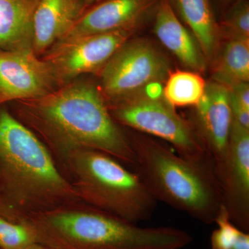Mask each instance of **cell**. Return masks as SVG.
I'll return each mask as SVG.
<instances>
[{
	"mask_svg": "<svg viewBox=\"0 0 249 249\" xmlns=\"http://www.w3.org/2000/svg\"><path fill=\"white\" fill-rule=\"evenodd\" d=\"M153 2L154 0H107L82 14L58 43L85 36L131 29Z\"/></svg>",
	"mask_w": 249,
	"mask_h": 249,
	"instance_id": "7c38bea8",
	"label": "cell"
},
{
	"mask_svg": "<svg viewBox=\"0 0 249 249\" xmlns=\"http://www.w3.org/2000/svg\"><path fill=\"white\" fill-rule=\"evenodd\" d=\"M101 88L111 103L143 93L169 75V65L156 47L145 40L126 42L102 67Z\"/></svg>",
	"mask_w": 249,
	"mask_h": 249,
	"instance_id": "52a82bcc",
	"label": "cell"
},
{
	"mask_svg": "<svg viewBox=\"0 0 249 249\" xmlns=\"http://www.w3.org/2000/svg\"><path fill=\"white\" fill-rule=\"evenodd\" d=\"M84 3V6H89V5L94 4L100 0H83Z\"/></svg>",
	"mask_w": 249,
	"mask_h": 249,
	"instance_id": "cb8c5ba5",
	"label": "cell"
},
{
	"mask_svg": "<svg viewBox=\"0 0 249 249\" xmlns=\"http://www.w3.org/2000/svg\"><path fill=\"white\" fill-rule=\"evenodd\" d=\"M58 167L85 204L135 224L155 212L157 201L139 174L107 154L78 150Z\"/></svg>",
	"mask_w": 249,
	"mask_h": 249,
	"instance_id": "5b68a950",
	"label": "cell"
},
{
	"mask_svg": "<svg viewBox=\"0 0 249 249\" xmlns=\"http://www.w3.org/2000/svg\"><path fill=\"white\" fill-rule=\"evenodd\" d=\"M213 78L227 88L249 83V40H230L227 42L216 65Z\"/></svg>",
	"mask_w": 249,
	"mask_h": 249,
	"instance_id": "e0dca14e",
	"label": "cell"
},
{
	"mask_svg": "<svg viewBox=\"0 0 249 249\" xmlns=\"http://www.w3.org/2000/svg\"><path fill=\"white\" fill-rule=\"evenodd\" d=\"M211 235V249H249V232L241 230L231 221L222 206Z\"/></svg>",
	"mask_w": 249,
	"mask_h": 249,
	"instance_id": "d6986e66",
	"label": "cell"
},
{
	"mask_svg": "<svg viewBox=\"0 0 249 249\" xmlns=\"http://www.w3.org/2000/svg\"><path fill=\"white\" fill-rule=\"evenodd\" d=\"M232 120L227 87L215 81L206 84L196 106L195 122L189 123L213 168L227 152Z\"/></svg>",
	"mask_w": 249,
	"mask_h": 249,
	"instance_id": "8fae6325",
	"label": "cell"
},
{
	"mask_svg": "<svg viewBox=\"0 0 249 249\" xmlns=\"http://www.w3.org/2000/svg\"><path fill=\"white\" fill-rule=\"evenodd\" d=\"M78 201L43 142L0 106V215L11 220Z\"/></svg>",
	"mask_w": 249,
	"mask_h": 249,
	"instance_id": "7a4b0ae2",
	"label": "cell"
},
{
	"mask_svg": "<svg viewBox=\"0 0 249 249\" xmlns=\"http://www.w3.org/2000/svg\"><path fill=\"white\" fill-rule=\"evenodd\" d=\"M28 249H55L52 248V247H49L48 246H46L44 245H42V244H35V245L31 246V247H29Z\"/></svg>",
	"mask_w": 249,
	"mask_h": 249,
	"instance_id": "603a6c76",
	"label": "cell"
},
{
	"mask_svg": "<svg viewBox=\"0 0 249 249\" xmlns=\"http://www.w3.org/2000/svg\"><path fill=\"white\" fill-rule=\"evenodd\" d=\"M83 0H37L34 17L33 49L40 55L56 45L83 14Z\"/></svg>",
	"mask_w": 249,
	"mask_h": 249,
	"instance_id": "4fadbf2b",
	"label": "cell"
},
{
	"mask_svg": "<svg viewBox=\"0 0 249 249\" xmlns=\"http://www.w3.org/2000/svg\"><path fill=\"white\" fill-rule=\"evenodd\" d=\"M128 138L135 157L134 170L156 200L203 224H214L222 200L210 160L183 157L146 134L137 132Z\"/></svg>",
	"mask_w": 249,
	"mask_h": 249,
	"instance_id": "277c9868",
	"label": "cell"
},
{
	"mask_svg": "<svg viewBox=\"0 0 249 249\" xmlns=\"http://www.w3.org/2000/svg\"><path fill=\"white\" fill-rule=\"evenodd\" d=\"M130 34L128 29L60 42L54 45L45 60L50 65L58 84L67 83L83 73L102 69Z\"/></svg>",
	"mask_w": 249,
	"mask_h": 249,
	"instance_id": "9c48e42d",
	"label": "cell"
},
{
	"mask_svg": "<svg viewBox=\"0 0 249 249\" xmlns=\"http://www.w3.org/2000/svg\"><path fill=\"white\" fill-rule=\"evenodd\" d=\"M37 0H0V50L33 48Z\"/></svg>",
	"mask_w": 249,
	"mask_h": 249,
	"instance_id": "9a60e30c",
	"label": "cell"
},
{
	"mask_svg": "<svg viewBox=\"0 0 249 249\" xmlns=\"http://www.w3.org/2000/svg\"><path fill=\"white\" fill-rule=\"evenodd\" d=\"M229 94L244 107L249 109V83H240L227 88Z\"/></svg>",
	"mask_w": 249,
	"mask_h": 249,
	"instance_id": "7402d4cb",
	"label": "cell"
},
{
	"mask_svg": "<svg viewBox=\"0 0 249 249\" xmlns=\"http://www.w3.org/2000/svg\"><path fill=\"white\" fill-rule=\"evenodd\" d=\"M206 83L196 72L170 73L163 89V98L175 107L196 106L204 95Z\"/></svg>",
	"mask_w": 249,
	"mask_h": 249,
	"instance_id": "ac0fdd59",
	"label": "cell"
},
{
	"mask_svg": "<svg viewBox=\"0 0 249 249\" xmlns=\"http://www.w3.org/2000/svg\"><path fill=\"white\" fill-rule=\"evenodd\" d=\"M155 32L165 48L185 66L196 71L206 68L204 55L191 34L178 20L168 0H162L156 14Z\"/></svg>",
	"mask_w": 249,
	"mask_h": 249,
	"instance_id": "5bb4252c",
	"label": "cell"
},
{
	"mask_svg": "<svg viewBox=\"0 0 249 249\" xmlns=\"http://www.w3.org/2000/svg\"><path fill=\"white\" fill-rule=\"evenodd\" d=\"M55 85L50 65L37 58L34 49L0 50V106L42 97Z\"/></svg>",
	"mask_w": 249,
	"mask_h": 249,
	"instance_id": "30bf717a",
	"label": "cell"
},
{
	"mask_svg": "<svg viewBox=\"0 0 249 249\" xmlns=\"http://www.w3.org/2000/svg\"><path fill=\"white\" fill-rule=\"evenodd\" d=\"M107 107L120 125L164 140L186 158L210 160L191 124L178 115L163 98L150 97L143 92L111 103Z\"/></svg>",
	"mask_w": 249,
	"mask_h": 249,
	"instance_id": "8992f818",
	"label": "cell"
},
{
	"mask_svg": "<svg viewBox=\"0 0 249 249\" xmlns=\"http://www.w3.org/2000/svg\"><path fill=\"white\" fill-rule=\"evenodd\" d=\"M37 243L29 227L0 215V249H28Z\"/></svg>",
	"mask_w": 249,
	"mask_h": 249,
	"instance_id": "ffe728a7",
	"label": "cell"
},
{
	"mask_svg": "<svg viewBox=\"0 0 249 249\" xmlns=\"http://www.w3.org/2000/svg\"><path fill=\"white\" fill-rule=\"evenodd\" d=\"M213 168L231 221L249 232V129L232 119L227 152Z\"/></svg>",
	"mask_w": 249,
	"mask_h": 249,
	"instance_id": "ba28073f",
	"label": "cell"
},
{
	"mask_svg": "<svg viewBox=\"0 0 249 249\" xmlns=\"http://www.w3.org/2000/svg\"><path fill=\"white\" fill-rule=\"evenodd\" d=\"M11 221L29 227L37 243L55 249H182L193 240L181 229L142 227L82 201Z\"/></svg>",
	"mask_w": 249,
	"mask_h": 249,
	"instance_id": "3957f363",
	"label": "cell"
},
{
	"mask_svg": "<svg viewBox=\"0 0 249 249\" xmlns=\"http://www.w3.org/2000/svg\"><path fill=\"white\" fill-rule=\"evenodd\" d=\"M177 4L204 56L211 58L217 47L219 29L209 0H177Z\"/></svg>",
	"mask_w": 249,
	"mask_h": 249,
	"instance_id": "2e32d148",
	"label": "cell"
},
{
	"mask_svg": "<svg viewBox=\"0 0 249 249\" xmlns=\"http://www.w3.org/2000/svg\"><path fill=\"white\" fill-rule=\"evenodd\" d=\"M226 33L230 40H249V9L248 5L242 6L228 21Z\"/></svg>",
	"mask_w": 249,
	"mask_h": 249,
	"instance_id": "44dd1931",
	"label": "cell"
},
{
	"mask_svg": "<svg viewBox=\"0 0 249 249\" xmlns=\"http://www.w3.org/2000/svg\"><path fill=\"white\" fill-rule=\"evenodd\" d=\"M11 113L43 142L57 165L72 152L93 150L135 170L128 136L91 83H69L42 97L16 101Z\"/></svg>",
	"mask_w": 249,
	"mask_h": 249,
	"instance_id": "6da1fadb",
	"label": "cell"
}]
</instances>
